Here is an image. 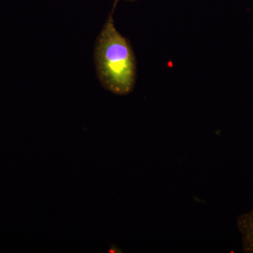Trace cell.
I'll return each mask as SVG.
<instances>
[{
	"label": "cell",
	"mask_w": 253,
	"mask_h": 253,
	"mask_svg": "<svg viewBox=\"0 0 253 253\" xmlns=\"http://www.w3.org/2000/svg\"><path fill=\"white\" fill-rule=\"evenodd\" d=\"M115 1H117V2H118V1H120V0H114ZM126 1H136V0H126Z\"/></svg>",
	"instance_id": "obj_3"
},
{
	"label": "cell",
	"mask_w": 253,
	"mask_h": 253,
	"mask_svg": "<svg viewBox=\"0 0 253 253\" xmlns=\"http://www.w3.org/2000/svg\"><path fill=\"white\" fill-rule=\"evenodd\" d=\"M237 226L242 236L243 250L245 253H253V208L238 217Z\"/></svg>",
	"instance_id": "obj_2"
},
{
	"label": "cell",
	"mask_w": 253,
	"mask_h": 253,
	"mask_svg": "<svg viewBox=\"0 0 253 253\" xmlns=\"http://www.w3.org/2000/svg\"><path fill=\"white\" fill-rule=\"evenodd\" d=\"M117 1L96 40V74L104 89L118 95L129 94L136 80V61L129 41L115 26L113 13Z\"/></svg>",
	"instance_id": "obj_1"
}]
</instances>
